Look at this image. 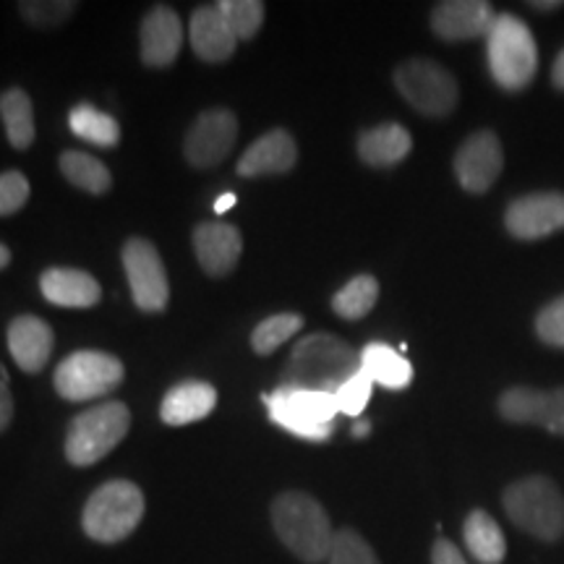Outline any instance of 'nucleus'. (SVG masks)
Instances as JSON below:
<instances>
[{
    "label": "nucleus",
    "instance_id": "393cba45",
    "mask_svg": "<svg viewBox=\"0 0 564 564\" xmlns=\"http://www.w3.org/2000/svg\"><path fill=\"white\" fill-rule=\"evenodd\" d=\"M361 369L373 379V384H382L387 390H403L413 379V366L408 358L384 343L366 345L361 350Z\"/></svg>",
    "mask_w": 564,
    "mask_h": 564
},
{
    "label": "nucleus",
    "instance_id": "4c0bfd02",
    "mask_svg": "<svg viewBox=\"0 0 564 564\" xmlns=\"http://www.w3.org/2000/svg\"><path fill=\"white\" fill-rule=\"evenodd\" d=\"M11 421H13V398H11L9 384L0 379V434L11 426Z\"/></svg>",
    "mask_w": 564,
    "mask_h": 564
},
{
    "label": "nucleus",
    "instance_id": "c9c22d12",
    "mask_svg": "<svg viewBox=\"0 0 564 564\" xmlns=\"http://www.w3.org/2000/svg\"><path fill=\"white\" fill-rule=\"evenodd\" d=\"M535 333L546 345L564 348V295L549 303L546 308H541L539 316H535Z\"/></svg>",
    "mask_w": 564,
    "mask_h": 564
},
{
    "label": "nucleus",
    "instance_id": "a878e982",
    "mask_svg": "<svg viewBox=\"0 0 564 564\" xmlns=\"http://www.w3.org/2000/svg\"><path fill=\"white\" fill-rule=\"evenodd\" d=\"M0 121L13 150H30L34 141V108L24 89L11 87L0 95Z\"/></svg>",
    "mask_w": 564,
    "mask_h": 564
},
{
    "label": "nucleus",
    "instance_id": "bb28decb",
    "mask_svg": "<svg viewBox=\"0 0 564 564\" xmlns=\"http://www.w3.org/2000/svg\"><path fill=\"white\" fill-rule=\"evenodd\" d=\"M61 173L70 186L82 188V192L102 196L110 192L112 186V175L105 162H100L97 158H91L87 152H63L61 154Z\"/></svg>",
    "mask_w": 564,
    "mask_h": 564
},
{
    "label": "nucleus",
    "instance_id": "79ce46f5",
    "mask_svg": "<svg viewBox=\"0 0 564 564\" xmlns=\"http://www.w3.org/2000/svg\"><path fill=\"white\" fill-rule=\"evenodd\" d=\"M9 264H11V251L0 243V270H6Z\"/></svg>",
    "mask_w": 564,
    "mask_h": 564
},
{
    "label": "nucleus",
    "instance_id": "0eeeda50",
    "mask_svg": "<svg viewBox=\"0 0 564 564\" xmlns=\"http://www.w3.org/2000/svg\"><path fill=\"white\" fill-rule=\"evenodd\" d=\"M272 423L308 442H327L333 436L335 415L340 413L335 394L301 392L278 387L270 394H262Z\"/></svg>",
    "mask_w": 564,
    "mask_h": 564
},
{
    "label": "nucleus",
    "instance_id": "412c9836",
    "mask_svg": "<svg viewBox=\"0 0 564 564\" xmlns=\"http://www.w3.org/2000/svg\"><path fill=\"white\" fill-rule=\"evenodd\" d=\"M40 291L47 301L63 308H89L100 301V282L84 270L53 267L40 278Z\"/></svg>",
    "mask_w": 564,
    "mask_h": 564
},
{
    "label": "nucleus",
    "instance_id": "2eb2a0df",
    "mask_svg": "<svg viewBox=\"0 0 564 564\" xmlns=\"http://www.w3.org/2000/svg\"><path fill=\"white\" fill-rule=\"evenodd\" d=\"M497 11L486 0H444L432 11V30L440 40L465 42L486 37Z\"/></svg>",
    "mask_w": 564,
    "mask_h": 564
},
{
    "label": "nucleus",
    "instance_id": "1a4fd4ad",
    "mask_svg": "<svg viewBox=\"0 0 564 564\" xmlns=\"http://www.w3.org/2000/svg\"><path fill=\"white\" fill-rule=\"evenodd\" d=\"M394 87L405 97V102L423 116L442 118L455 110L457 82L447 68L429 58H411L394 68Z\"/></svg>",
    "mask_w": 564,
    "mask_h": 564
},
{
    "label": "nucleus",
    "instance_id": "f3484780",
    "mask_svg": "<svg viewBox=\"0 0 564 564\" xmlns=\"http://www.w3.org/2000/svg\"><path fill=\"white\" fill-rule=\"evenodd\" d=\"M295 162H299V147H295L293 137L285 129H274L253 141L249 150L243 152V158L238 160L236 171L243 178L285 175L293 171Z\"/></svg>",
    "mask_w": 564,
    "mask_h": 564
},
{
    "label": "nucleus",
    "instance_id": "dca6fc26",
    "mask_svg": "<svg viewBox=\"0 0 564 564\" xmlns=\"http://www.w3.org/2000/svg\"><path fill=\"white\" fill-rule=\"evenodd\" d=\"M194 251L202 270L207 272L209 278H228V274L236 270L243 251L241 230H238L236 225L223 220L196 225Z\"/></svg>",
    "mask_w": 564,
    "mask_h": 564
},
{
    "label": "nucleus",
    "instance_id": "6ab92c4d",
    "mask_svg": "<svg viewBox=\"0 0 564 564\" xmlns=\"http://www.w3.org/2000/svg\"><path fill=\"white\" fill-rule=\"evenodd\" d=\"M6 337H9V350L21 371L40 373L51 361L55 337L51 324L42 322L40 316H17L9 324Z\"/></svg>",
    "mask_w": 564,
    "mask_h": 564
},
{
    "label": "nucleus",
    "instance_id": "cd10ccee",
    "mask_svg": "<svg viewBox=\"0 0 564 564\" xmlns=\"http://www.w3.org/2000/svg\"><path fill=\"white\" fill-rule=\"evenodd\" d=\"M68 126L76 137L89 141V144L105 147V150L121 144V126H118L116 118L97 110L95 105L89 102L76 105V108L68 112Z\"/></svg>",
    "mask_w": 564,
    "mask_h": 564
},
{
    "label": "nucleus",
    "instance_id": "f8f14e48",
    "mask_svg": "<svg viewBox=\"0 0 564 564\" xmlns=\"http://www.w3.org/2000/svg\"><path fill=\"white\" fill-rule=\"evenodd\" d=\"M499 415L510 423L544 426L549 434L564 436V387L556 390L510 387L499 398Z\"/></svg>",
    "mask_w": 564,
    "mask_h": 564
},
{
    "label": "nucleus",
    "instance_id": "f704fd0d",
    "mask_svg": "<svg viewBox=\"0 0 564 564\" xmlns=\"http://www.w3.org/2000/svg\"><path fill=\"white\" fill-rule=\"evenodd\" d=\"M30 199V181L24 173H0V217H11Z\"/></svg>",
    "mask_w": 564,
    "mask_h": 564
},
{
    "label": "nucleus",
    "instance_id": "9b49d317",
    "mask_svg": "<svg viewBox=\"0 0 564 564\" xmlns=\"http://www.w3.org/2000/svg\"><path fill=\"white\" fill-rule=\"evenodd\" d=\"M238 139V118L225 108L204 110L183 139V154L194 167L220 165Z\"/></svg>",
    "mask_w": 564,
    "mask_h": 564
},
{
    "label": "nucleus",
    "instance_id": "a211bd4d",
    "mask_svg": "<svg viewBox=\"0 0 564 564\" xmlns=\"http://www.w3.org/2000/svg\"><path fill=\"white\" fill-rule=\"evenodd\" d=\"M141 61L150 68H167L178 58L183 30L178 13L167 6H158L141 21Z\"/></svg>",
    "mask_w": 564,
    "mask_h": 564
},
{
    "label": "nucleus",
    "instance_id": "5701e85b",
    "mask_svg": "<svg viewBox=\"0 0 564 564\" xmlns=\"http://www.w3.org/2000/svg\"><path fill=\"white\" fill-rule=\"evenodd\" d=\"M413 150V139L400 123H382L358 137V158L371 167H390L403 162Z\"/></svg>",
    "mask_w": 564,
    "mask_h": 564
},
{
    "label": "nucleus",
    "instance_id": "20e7f679",
    "mask_svg": "<svg viewBox=\"0 0 564 564\" xmlns=\"http://www.w3.org/2000/svg\"><path fill=\"white\" fill-rule=\"evenodd\" d=\"M144 518V494L137 484L108 481L91 491L82 512V528L97 544H118L137 531Z\"/></svg>",
    "mask_w": 564,
    "mask_h": 564
},
{
    "label": "nucleus",
    "instance_id": "7ed1b4c3",
    "mask_svg": "<svg viewBox=\"0 0 564 564\" xmlns=\"http://www.w3.org/2000/svg\"><path fill=\"white\" fill-rule=\"evenodd\" d=\"M502 505L507 518L520 531L541 541H560L564 535V494L552 478L528 476L505 489Z\"/></svg>",
    "mask_w": 564,
    "mask_h": 564
},
{
    "label": "nucleus",
    "instance_id": "f257e3e1",
    "mask_svg": "<svg viewBox=\"0 0 564 564\" xmlns=\"http://www.w3.org/2000/svg\"><path fill=\"white\" fill-rule=\"evenodd\" d=\"M358 371H361V352L352 350V345L343 337L316 333L303 337L291 350L280 387L335 394Z\"/></svg>",
    "mask_w": 564,
    "mask_h": 564
},
{
    "label": "nucleus",
    "instance_id": "e433bc0d",
    "mask_svg": "<svg viewBox=\"0 0 564 564\" xmlns=\"http://www.w3.org/2000/svg\"><path fill=\"white\" fill-rule=\"evenodd\" d=\"M432 564H468L453 541L436 539L432 546Z\"/></svg>",
    "mask_w": 564,
    "mask_h": 564
},
{
    "label": "nucleus",
    "instance_id": "473e14b6",
    "mask_svg": "<svg viewBox=\"0 0 564 564\" xmlns=\"http://www.w3.org/2000/svg\"><path fill=\"white\" fill-rule=\"evenodd\" d=\"M329 564H379V556L369 546V541L352 528H340L333 539V549L327 556Z\"/></svg>",
    "mask_w": 564,
    "mask_h": 564
},
{
    "label": "nucleus",
    "instance_id": "58836bf2",
    "mask_svg": "<svg viewBox=\"0 0 564 564\" xmlns=\"http://www.w3.org/2000/svg\"><path fill=\"white\" fill-rule=\"evenodd\" d=\"M552 82H554L556 89L564 91V51L556 55V61H554V66H552Z\"/></svg>",
    "mask_w": 564,
    "mask_h": 564
},
{
    "label": "nucleus",
    "instance_id": "423d86ee",
    "mask_svg": "<svg viewBox=\"0 0 564 564\" xmlns=\"http://www.w3.org/2000/svg\"><path fill=\"white\" fill-rule=\"evenodd\" d=\"M131 426V411L123 403H102L82 411L68 423L66 457L76 468L100 463L126 440Z\"/></svg>",
    "mask_w": 564,
    "mask_h": 564
},
{
    "label": "nucleus",
    "instance_id": "37998d69",
    "mask_svg": "<svg viewBox=\"0 0 564 564\" xmlns=\"http://www.w3.org/2000/svg\"><path fill=\"white\" fill-rule=\"evenodd\" d=\"M560 0H552V3H531V9H539V11H554L560 9Z\"/></svg>",
    "mask_w": 564,
    "mask_h": 564
},
{
    "label": "nucleus",
    "instance_id": "6e6552de",
    "mask_svg": "<svg viewBox=\"0 0 564 564\" xmlns=\"http://www.w3.org/2000/svg\"><path fill=\"white\" fill-rule=\"evenodd\" d=\"M123 382V364L102 350H76L55 369V392L70 403H87Z\"/></svg>",
    "mask_w": 564,
    "mask_h": 564
},
{
    "label": "nucleus",
    "instance_id": "a19ab883",
    "mask_svg": "<svg viewBox=\"0 0 564 564\" xmlns=\"http://www.w3.org/2000/svg\"><path fill=\"white\" fill-rule=\"evenodd\" d=\"M369 432H371L369 421H356V426H352V436H356V440H364V436H369Z\"/></svg>",
    "mask_w": 564,
    "mask_h": 564
},
{
    "label": "nucleus",
    "instance_id": "ddd939ff",
    "mask_svg": "<svg viewBox=\"0 0 564 564\" xmlns=\"http://www.w3.org/2000/svg\"><path fill=\"white\" fill-rule=\"evenodd\" d=\"M505 165L502 144L491 131H476L463 141L455 154V175L470 194H484L494 186Z\"/></svg>",
    "mask_w": 564,
    "mask_h": 564
},
{
    "label": "nucleus",
    "instance_id": "2f4dec72",
    "mask_svg": "<svg viewBox=\"0 0 564 564\" xmlns=\"http://www.w3.org/2000/svg\"><path fill=\"white\" fill-rule=\"evenodd\" d=\"M79 3L74 0H21L19 13L37 30H55L63 21L74 17Z\"/></svg>",
    "mask_w": 564,
    "mask_h": 564
},
{
    "label": "nucleus",
    "instance_id": "f03ea898",
    "mask_svg": "<svg viewBox=\"0 0 564 564\" xmlns=\"http://www.w3.org/2000/svg\"><path fill=\"white\" fill-rule=\"evenodd\" d=\"M272 528L278 539L306 564H319L333 549V523L329 514L306 491H282L272 502Z\"/></svg>",
    "mask_w": 564,
    "mask_h": 564
},
{
    "label": "nucleus",
    "instance_id": "4468645a",
    "mask_svg": "<svg viewBox=\"0 0 564 564\" xmlns=\"http://www.w3.org/2000/svg\"><path fill=\"white\" fill-rule=\"evenodd\" d=\"M505 225L520 241H539L564 228V194L541 192L514 199L505 212Z\"/></svg>",
    "mask_w": 564,
    "mask_h": 564
},
{
    "label": "nucleus",
    "instance_id": "b1692460",
    "mask_svg": "<svg viewBox=\"0 0 564 564\" xmlns=\"http://www.w3.org/2000/svg\"><path fill=\"white\" fill-rule=\"evenodd\" d=\"M463 539L470 556L478 564H502L507 554V541L502 528L486 510H474L465 518Z\"/></svg>",
    "mask_w": 564,
    "mask_h": 564
},
{
    "label": "nucleus",
    "instance_id": "72a5a7b5",
    "mask_svg": "<svg viewBox=\"0 0 564 564\" xmlns=\"http://www.w3.org/2000/svg\"><path fill=\"white\" fill-rule=\"evenodd\" d=\"M371 390H373V379L361 369L356 377H350L348 382H345L340 390L335 392V400H337V408H340V413L350 415V419H358V415L364 413V408L369 405Z\"/></svg>",
    "mask_w": 564,
    "mask_h": 564
},
{
    "label": "nucleus",
    "instance_id": "c85d7f7f",
    "mask_svg": "<svg viewBox=\"0 0 564 564\" xmlns=\"http://www.w3.org/2000/svg\"><path fill=\"white\" fill-rule=\"evenodd\" d=\"M377 299H379L377 278H371V274H358V278L345 282L340 291L335 293L333 312L340 316V319H348V322L364 319V316L373 308Z\"/></svg>",
    "mask_w": 564,
    "mask_h": 564
},
{
    "label": "nucleus",
    "instance_id": "4be33fe9",
    "mask_svg": "<svg viewBox=\"0 0 564 564\" xmlns=\"http://www.w3.org/2000/svg\"><path fill=\"white\" fill-rule=\"evenodd\" d=\"M215 405L217 390L209 382H181L171 387L162 398L160 419L167 426H186V423L207 419Z\"/></svg>",
    "mask_w": 564,
    "mask_h": 564
},
{
    "label": "nucleus",
    "instance_id": "aec40b11",
    "mask_svg": "<svg viewBox=\"0 0 564 564\" xmlns=\"http://www.w3.org/2000/svg\"><path fill=\"white\" fill-rule=\"evenodd\" d=\"M188 37H192L196 58L207 63L230 61L238 45V37L232 34L228 21H225L220 6H199L192 13Z\"/></svg>",
    "mask_w": 564,
    "mask_h": 564
},
{
    "label": "nucleus",
    "instance_id": "9d476101",
    "mask_svg": "<svg viewBox=\"0 0 564 564\" xmlns=\"http://www.w3.org/2000/svg\"><path fill=\"white\" fill-rule=\"evenodd\" d=\"M123 270L129 278L133 303L141 312H165L171 299L167 272L160 253L147 238H129L123 246Z\"/></svg>",
    "mask_w": 564,
    "mask_h": 564
},
{
    "label": "nucleus",
    "instance_id": "7c9ffc66",
    "mask_svg": "<svg viewBox=\"0 0 564 564\" xmlns=\"http://www.w3.org/2000/svg\"><path fill=\"white\" fill-rule=\"evenodd\" d=\"M217 6H220L225 21L238 40H251L262 30L264 3H259V0H223Z\"/></svg>",
    "mask_w": 564,
    "mask_h": 564
},
{
    "label": "nucleus",
    "instance_id": "ea45409f",
    "mask_svg": "<svg viewBox=\"0 0 564 564\" xmlns=\"http://www.w3.org/2000/svg\"><path fill=\"white\" fill-rule=\"evenodd\" d=\"M232 204H236V194H223L220 199L215 202V212H217V215H225V212H228Z\"/></svg>",
    "mask_w": 564,
    "mask_h": 564
},
{
    "label": "nucleus",
    "instance_id": "c756f323",
    "mask_svg": "<svg viewBox=\"0 0 564 564\" xmlns=\"http://www.w3.org/2000/svg\"><path fill=\"white\" fill-rule=\"evenodd\" d=\"M303 327L301 314H274L262 324H257V329L251 333V348L259 356H270L280 348L282 343L291 340V337Z\"/></svg>",
    "mask_w": 564,
    "mask_h": 564
},
{
    "label": "nucleus",
    "instance_id": "39448f33",
    "mask_svg": "<svg viewBox=\"0 0 564 564\" xmlns=\"http://www.w3.org/2000/svg\"><path fill=\"white\" fill-rule=\"evenodd\" d=\"M486 51H489L494 82L502 89L518 91L533 82L535 68H539V51L525 21L512 13H497L486 34Z\"/></svg>",
    "mask_w": 564,
    "mask_h": 564
}]
</instances>
